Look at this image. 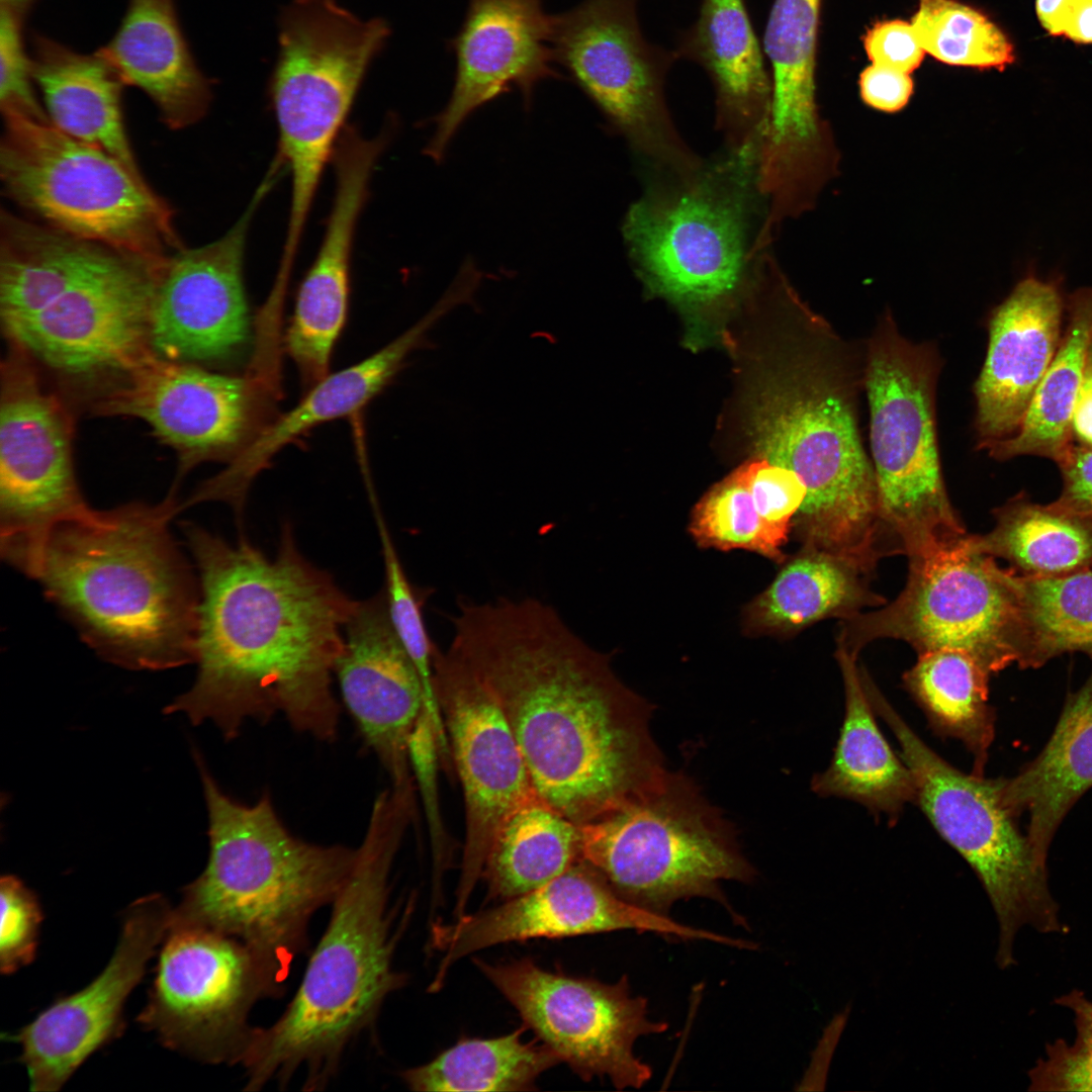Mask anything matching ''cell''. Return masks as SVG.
Listing matches in <instances>:
<instances>
[{
  "label": "cell",
  "mask_w": 1092,
  "mask_h": 1092,
  "mask_svg": "<svg viewBox=\"0 0 1092 1092\" xmlns=\"http://www.w3.org/2000/svg\"><path fill=\"white\" fill-rule=\"evenodd\" d=\"M450 649L500 707L536 794L577 825L666 771L649 705L554 608L536 599L461 600Z\"/></svg>",
  "instance_id": "cell-1"
},
{
  "label": "cell",
  "mask_w": 1092,
  "mask_h": 1092,
  "mask_svg": "<svg viewBox=\"0 0 1092 1092\" xmlns=\"http://www.w3.org/2000/svg\"><path fill=\"white\" fill-rule=\"evenodd\" d=\"M908 561L897 598L840 621L837 645L855 655L880 639L904 641L917 654L958 649L990 675L1019 665L1024 630L1013 568L975 549L969 534L953 547Z\"/></svg>",
  "instance_id": "cell-12"
},
{
  "label": "cell",
  "mask_w": 1092,
  "mask_h": 1092,
  "mask_svg": "<svg viewBox=\"0 0 1092 1092\" xmlns=\"http://www.w3.org/2000/svg\"><path fill=\"white\" fill-rule=\"evenodd\" d=\"M1064 307L1058 283L1030 275L993 309L987 354L974 386L979 449L1018 431L1058 350Z\"/></svg>",
  "instance_id": "cell-29"
},
{
  "label": "cell",
  "mask_w": 1092,
  "mask_h": 1092,
  "mask_svg": "<svg viewBox=\"0 0 1092 1092\" xmlns=\"http://www.w3.org/2000/svg\"><path fill=\"white\" fill-rule=\"evenodd\" d=\"M866 690L913 774L915 804L973 869L991 902L999 925L997 965L1006 969L1016 963L1014 942L1025 927L1043 934L1068 932L1049 886L1046 863L1003 804L1000 778L961 771L910 728L874 680Z\"/></svg>",
  "instance_id": "cell-10"
},
{
  "label": "cell",
  "mask_w": 1092,
  "mask_h": 1092,
  "mask_svg": "<svg viewBox=\"0 0 1092 1092\" xmlns=\"http://www.w3.org/2000/svg\"><path fill=\"white\" fill-rule=\"evenodd\" d=\"M626 929L729 942L727 936L633 905L620 897L595 868L580 860L542 887L496 907L463 914L451 923L435 922L432 946L443 957L431 989L442 987L458 960L498 943Z\"/></svg>",
  "instance_id": "cell-23"
},
{
  "label": "cell",
  "mask_w": 1092,
  "mask_h": 1092,
  "mask_svg": "<svg viewBox=\"0 0 1092 1092\" xmlns=\"http://www.w3.org/2000/svg\"><path fill=\"white\" fill-rule=\"evenodd\" d=\"M701 65L716 93V124L726 149L759 145L772 85L744 0H703L675 51Z\"/></svg>",
  "instance_id": "cell-30"
},
{
  "label": "cell",
  "mask_w": 1092,
  "mask_h": 1092,
  "mask_svg": "<svg viewBox=\"0 0 1092 1092\" xmlns=\"http://www.w3.org/2000/svg\"><path fill=\"white\" fill-rule=\"evenodd\" d=\"M1068 321L1048 370L1041 378L1018 431L989 446L996 460L1035 455L1058 463L1074 444L1072 417L1092 343V287L1073 292Z\"/></svg>",
  "instance_id": "cell-37"
},
{
  "label": "cell",
  "mask_w": 1092,
  "mask_h": 1092,
  "mask_svg": "<svg viewBox=\"0 0 1092 1092\" xmlns=\"http://www.w3.org/2000/svg\"><path fill=\"white\" fill-rule=\"evenodd\" d=\"M940 357L886 312L863 357L870 448L881 518L897 555L925 558L967 535L941 471L935 421Z\"/></svg>",
  "instance_id": "cell-8"
},
{
  "label": "cell",
  "mask_w": 1092,
  "mask_h": 1092,
  "mask_svg": "<svg viewBox=\"0 0 1092 1092\" xmlns=\"http://www.w3.org/2000/svg\"><path fill=\"white\" fill-rule=\"evenodd\" d=\"M757 146L726 153L688 175L657 178L625 215L629 258L655 292L690 306L728 298L766 249Z\"/></svg>",
  "instance_id": "cell-7"
},
{
  "label": "cell",
  "mask_w": 1092,
  "mask_h": 1092,
  "mask_svg": "<svg viewBox=\"0 0 1092 1092\" xmlns=\"http://www.w3.org/2000/svg\"><path fill=\"white\" fill-rule=\"evenodd\" d=\"M863 47L873 64L911 74L923 61V50L911 22H876L864 34Z\"/></svg>",
  "instance_id": "cell-50"
},
{
  "label": "cell",
  "mask_w": 1092,
  "mask_h": 1092,
  "mask_svg": "<svg viewBox=\"0 0 1092 1092\" xmlns=\"http://www.w3.org/2000/svg\"><path fill=\"white\" fill-rule=\"evenodd\" d=\"M705 548L756 552L777 563L787 558L763 524L742 467L715 484L696 505L689 527Z\"/></svg>",
  "instance_id": "cell-44"
},
{
  "label": "cell",
  "mask_w": 1092,
  "mask_h": 1092,
  "mask_svg": "<svg viewBox=\"0 0 1092 1092\" xmlns=\"http://www.w3.org/2000/svg\"><path fill=\"white\" fill-rule=\"evenodd\" d=\"M30 67L54 126L110 155L135 178L146 181L123 122L121 92L125 84L98 52L78 54L38 36Z\"/></svg>",
  "instance_id": "cell-33"
},
{
  "label": "cell",
  "mask_w": 1092,
  "mask_h": 1092,
  "mask_svg": "<svg viewBox=\"0 0 1092 1092\" xmlns=\"http://www.w3.org/2000/svg\"><path fill=\"white\" fill-rule=\"evenodd\" d=\"M3 118V190L40 222L152 261L184 248L169 204L116 159L51 122Z\"/></svg>",
  "instance_id": "cell-11"
},
{
  "label": "cell",
  "mask_w": 1092,
  "mask_h": 1092,
  "mask_svg": "<svg viewBox=\"0 0 1092 1092\" xmlns=\"http://www.w3.org/2000/svg\"><path fill=\"white\" fill-rule=\"evenodd\" d=\"M552 16L542 0H468L451 40L457 68L452 93L435 124L425 154L441 162L450 142L478 108L513 88L529 107L542 80L559 78L552 67Z\"/></svg>",
  "instance_id": "cell-25"
},
{
  "label": "cell",
  "mask_w": 1092,
  "mask_h": 1092,
  "mask_svg": "<svg viewBox=\"0 0 1092 1092\" xmlns=\"http://www.w3.org/2000/svg\"><path fill=\"white\" fill-rule=\"evenodd\" d=\"M1071 430L1075 444L1092 449V343L1073 411Z\"/></svg>",
  "instance_id": "cell-53"
},
{
  "label": "cell",
  "mask_w": 1092,
  "mask_h": 1092,
  "mask_svg": "<svg viewBox=\"0 0 1092 1092\" xmlns=\"http://www.w3.org/2000/svg\"><path fill=\"white\" fill-rule=\"evenodd\" d=\"M264 997L271 991L245 945L209 930L170 926L138 1021L170 1050L208 1064H240L254 1028L250 1011Z\"/></svg>",
  "instance_id": "cell-16"
},
{
  "label": "cell",
  "mask_w": 1092,
  "mask_h": 1092,
  "mask_svg": "<svg viewBox=\"0 0 1092 1092\" xmlns=\"http://www.w3.org/2000/svg\"><path fill=\"white\" fill-rule=\"evenodd\" d=\"M182 531L198 571V670L166 713L210 721L226 739L249 720L282 715L298 732L334 740V667L358 601L302 555L288 522L273 558L244 535L232 544L194 523Z\"/></svg>",
  "instance_id": "cell-2"
},
{
  "label": "cell",
  "mask_w": 1092,
  "mask_h": 1092,
  "mask_svg": "<svg viewBox=\"0 0 1092 1092\" xmlns=\"http://www.w3.org/2000/svg\"><path fill=\"white\" fill-rule=\"evenodd\" d=\"M863 362L827 326L816 353L768 391L754 417L760 457L807 486L792 533L802 545L851 557L883 535L872 461L858 428Z\"/></svg>",
  "instance_id": "cell-6"
},
{
  "label": "cell",
  "mask_w": 1092,
  "mask_h": 1092,
  "mask_svg": "<svg viewBox=\"0 0 1092 1092\" xmlns=\"http://www.w3.org/2000/svg\"><path fill=\"white\" fill-rule=\"evenodd\" d=\"M479 971L530 1027L582 1080L608 1077L617 1089L641 1088L652 1075L633 1052L637 1038L667 1029L648 1016L647 1000L632 996L626 977L616 984L544 970L529 959Z\"/></svg>",
  "instance_id": "cell-15"
},
{
  "label": "cell",
  "mask_w": 1092,
  "mask_h": 1092,
  "mask_svg": "<svg viewBox=\"0 0 1092 1092\" xmlns=\"http://www.w3.org/2000/svg\"><path fill=\"white\" fill-rule=\"evenodd\" d=\"M372 500L384 561V593L389 619L420 675L425 693L426 713L432 725L439 729L443 726V718L433 681L434 659L439 649L429 636L422 613L426 596L415 590L411 584L379 507L375 498Z\"/></svg>",
  "instance_id": "cell-45"
},
{
  "label": "cell",
  "mask_w": 1092,
  "mask_h": 1092,
  "mask_svg": "<svg viewBox=\"0 0 1092 1092\" xmlns=\"http://www.w3.org/2000/svg\"><path fill=\"white\" fill-rule=\"evenodd\" d=\"M342 699L392 787L414 784L410 743L426 713L418 670L398 640L384 589L358 601L336 660Z\"/></svg>",
  "instance_id": "cell-26"
},
{
  "label": "cell",
  "mask_w": 1092,
  "mask_h": 1092,
  "mask_svg": "<svg viewBox=\"0 0 1092 1092\" xmlns=\"http://www.w3.org/2000/svg\"><path fill=\"white\" fill-rule=\"evenodd\" d=\"M834 655L843 681L845 712L831 762L813 778L812 790L822 797L857 802L896 820L907 803H915L913 774L878 726L858 655L837 644Z\"/></svg>",
  "instance_id": "cell-34"
},
{
  "label": "cell",
  "mask_w": 1092,
  "mask_h": 1092,
  "mask_svg": "<svg viewBox=\"0 0 1092 1092\" xmlns=\"http://www.w3.org/2000/svg\"><path fill=\"white\" fill-rule=\"evenodd\" d=\"M208 813L209 855L183 891L170 926L234 938L256 960L272 997L282 994L291 965L306 948L308 924L332 904L357 848L322 845L290 833L270 796L252 805L225 795L196 756Z\"/></svg>",
  "instance_id": "cell-5"
},
{
  "label": "cell",
  "mask_w": 1092,
  "mask_h": 1092,
  "mask_svg": "<svg viewBox=\"0 0 1092 1092\" xmlns=\"http://www.w3.org/2000/svg\"><path fill=\"white\" fill-rule=\"evenodd\" d=\"M1024 630L1018 666L1036 668L1066 652L1092 659V569L1059 576L1017 573Z\"/></svg>",
  "instance_id": "cell-42"
},
{
  "label": "cell",
  "mask_w": 1092,
  "mask_h": 1092,
  "mask_svg": "<svg viewBox=\"0 0 1092 1092\" xmlns=\"http://www.w3.org/2000/svg\"><path fill=\"white\" fill-rule=\"evenodd\" d=\"M385 147L383 138H364L358 129L350 128L335 150L332 209L317 254L297 290L285 336L286 351L310 387L329 373L347 320L356 225Z\"/></svg>",
  "instance_id": "cell-27"
},
{
  "label": "cell",
  "mask_w": 1092,
  "mask_h": 1092,
  "mask_svg": "<svg viewBox=\"0 0 1092 1092\" xmlns=\"http://www.w3.org/2000/svg\"><path fill=\"white\" fill-rule=\"evenodd\" d=\"M434 690L465 807V839L455 916L464 914L504 820L536 794L498 704L450 648L434 659Z\"/></svg>",
  "instance_id": "cell-19"
},
{
  "label": "cell",
  "mask_w": 1092,
  "mask_h": 1092,
  "mask_svg": "<svg viewBox=\"0 0 1092 1092\" xmlns=\"http://www.w3.org/2000/svg\"><path fill=\"white\" fill-rule=\"evenodd\" d=\"M820 3L775 0L764 30L772 95L757 171L766 190L785 197L816 194L839 174L840 151L816 101Z\"/></svg>",
  "instance_id": "cell-22"
},
{
  "label": "cell",
  "mask_w": 1092,
  "mask_h": 1092,
  "mask_svg": "<svg viewBox=\"0 0 1092 1092\" xmlns=\"http://www.w3.org/2000/svg\"><path fill=\"white\" fill-rule=\"evenodd\" d=\"M272 163L250 203L219 239L183 248L164 264L149 318L151 352L163 359L208 363L239 354L251 339L244 280L247 238L254 214L278 180Z\"/></svg>",
  "instance_id": "cell-21"
},
{
  "label": "cell",
  "mask_w": 1092,
  "mask_h": 1092,
  "mask_svg": "<svg viewBox=\"0 0 1092 1092\" xmlns=\"http://www.w3.org/2000/svg\"><path fill=\"white\" fill-rule=\"evenodd\" d=\"M389 33L383 19L364 20L337 0H294L285 7L269 82L278 134L339 139L365 74Z\"/></svg>",
  "instance_id": "cell-18"
},
{
  "label": "cell",
  "mask_w": 1092,
  "mask_h": 1092,
  "mask_svg": "<svg viewBox=\"0 0 1092 1092\" xmlns=\"http://www.w3.org/2000/svg\"><path fill=\"white\" fill-rule=\"evenodd\" d=\"M579 828L581 860L624 900L667 916L678 900L709 898L738 920L720 883L750 882L755 872L728 823L687 776L666 770Z\"/></svg>",
  "instance_id": "cell-9"
},
{
  "label": "cell",
  "mask_w": 1092,
  "mask_h": 1092,
  "mask_svg": "<svg viewBox=\"0 0 1092 1092\" xmlns=\"http://www.w3.org/2000/svg\"><path fill=\"white\" fill-rule=\"evenodd\" d=\"M925 51L950 66L1004 70L1014 47L982 11L957 0H918L911 21Z\"/></svg>",
  "instance_id": "cell-43"
},
{
  "label": "cell",
  "mask_w": 1092,
  "mask_h": 1092,
  "mask_svg": "<svg viewBox=\"0 0 1092 1092\" xmlns=\"http://www.w3.org/2000/svg\"><path fill=\"white\" fill-rule=\"evenodd\" d=\"M580 860L579 825L535 794L509 814L494 835L482 872L486 898L506 901L526 894Z\"/></svg>",
  "instance_id": "cell-39"
},
{
  "label": "cell",
  "mask_w": 1092,
  "mask_h": 1092,
  "mask_svg": "<svg viewBox=\"0 0 1092 1092\" xmlns=\"http://www.w3.org/2000/svg\"><path fill=\"white\" fill-rule=\"evenodd\" d=\"M24 1H26V0H1V6H6V7H9V8H12V9L16 10V8L19 5H21Z\"/></svg>",
  "instance_id": "cell-56"
},
{
  "label": "cell",
  "mask_w": 1092,
  "mask_h": 1092,
  "mask_svg": "<svg viewBox=\"0 0 1092 1092\" xmlns=\"http://www.w3.org/2000/svg\"><path fill=\"white\" fill-rule=\"evenodd\" d=\"M0 897V971L9 975L33 961L42 912L37 897L17 877H2Z\"/></svg>",
  "instance_id": "cell-48"
},
{
  "label": "cell",
  "mask_w": 1092,
  "mask_h": 1092,
  "mask_svg": "<svg viewBox=\"0 0 1092 1092\" xmlns=\"http://www.w3.org/2000/svg\"><path fill=\"white\" fill-rule=\"evenodd\" d=\"M98 53L125 85L152 99L170 128L192 125L207 112L210 83L190 54L174 0H129L118 30Z\"/></svg>",
  "instance_id": "cell-31"
},
{
  "label": "cell",
  "mask_w": 1092,
  "mask_h": 1092,
  "mask_svg": "<svg viewBox=\"0 0 1092 1092\" xmlns=\"http://www.w3.org/2000/svg\"><path fill=\"white\" fill-rule=\"evenodd\" d=\"M741 467L763 524L775 542L783 548L806 498L805 482L792 469L763 457Z\"/></svg>",
  "instance_id": "cell-47"
},
{
  "label": "cell",
  "mask_w": 1092,
  "mask_h": 1092,
  "mask_svg": "<svg viewBox=\"0 0 1092 1092\" xmlns=\"http://www.w3.org/2000/svg\"><path fill=\"white\" fill-rule=\"evenodd\" d=\"M1073 1015L1071 1040L1048 1042L1043 1056L1028 1070V1090L1036 1092H1092V1000L1073 989L1054 1001Z\"/></svg>",
  "instance_id": "cell-46"
},
{
  "label": "cell",
  "mask_w": 1092,
  "mask_h": 1092,
  "mask_svg": "<svg viewBox=\"0 0 1092 1092\" xmlns=\"http://www.w3.org/2000/svg\"><path fill=\"white\" fill-rule=\"evenodd\" d=\"M875 570L860 562L810 546L802 548L745 608L752 634L793 635L822 620L851 618L887 599L872 587Z\"/></svg>",
  "instance_id": "cell-36"
},
{
  "label": "cell",
  "mask_w": 1092,
  "mask_h": 1092,
  "mask_svg": "<svg viewBox=\"0 0 1092 1092\" xmlns=\"http://www.w3.org/2000/svg\"><path fill=\"white\" fill-rule=\"evenodd\" d=\"M858 88L866 105L881 112L896 113L909 103L914 82L910 74L872 64L860 73Z\"/></svg>",
  "instance_id": "cell-52"
},
{
  "label": "cell",
  "mask_w": 1092,
  "mask_h": 1092,
  "mask_svg": "<svg viewBox=\"0 0 1092 1092\" xmlns=\"http://www.w3.org/2000/svg\"><path fill=\"white\" fill-rule=\"evenodd\" d=\"M173 908L159 894L134 901L116 948L88 986L62 997L10 1036L21 1044L34 1092L58 1091L88 1057L120 1035L122 1008L168 933Z\"/></svg>",
  "instance_id": "cell-24"
},
{
  "label": "cell",
  "mask_w": 1092,
  "mask_h": 1092,
  "mask_svg": "<svg viewBox=\"0 0 1092 1092\" xmlns=\"http://www.w3.org/2000/svg\"><path fill=\"white\" fill-rule=\"evenodd\" d=\"M30 59L26 57L16 10L1 6L0 107L2 115L51 122L33 91Z\"/></svg>",
  "instance_id": "cell-49"
},
{
  "label": "cell",
  "mask_w": 1092,
  "mask_h": 1092,
  "mask_svg": "<svg viewBox=\"0 0 1092 1092\" xmlns=\"http://www.w3.org/2000/svg\"><path fill=\"white\" fill-rule=\"evenodd\" d=\"M525 1027L494 1038L460 1039L401 1077L414 1091L533 1090L540 1075L561 1061L544 1042H525Z\"/></svg>",
  "instance_id": "cell-41"
},
{
  "label": "cell",
  "mask_w": 1092,
  "mask_h": 1092,
  "mask_svg": "<svg viewBox=\"0 0 1092 1092\" xmlns=\"http://www.w3.org/2000/svg\"><path fill=\"white\" fill-rule=\"evenodd\" d=\"M1064 36L1077 43H1092V0H1078Z\"/></svg>",
  "instance_id": "cell-55"
},
{
  "label": "cell",
  "mask_w": 1092,
  "mask_h": 1092,
  "mask_svg": "<svg viewBox=\"0 0 1092 1092\" xmlns=\"http://www.w3.org/2000/svg\"><path fill=\"white\" fill-rule=\"evenodd\" d=\"M636 3L583 0L552 16L553 59L654 170L687 175L704 162L677 132L665 102V76L677 56L644 38Z\"/></svg>",
  "instance_id": "cell-13"
},
{
  "label": "cell",
  "mask_w": 1092,
  "mask_h": 1092,
  "mask_svg": "<svg viewBox=\"0 0 1092 1092\" xmlns=\"http://www.w3.org/2000/svg\"><path fill=\"white\" fill-rule=\"evenodd\" d=\"M175 496L59 524L33 577L82 639L120 666L195 662L199 580L170 533Z\"/></svg>",
  "instance_id": "cell-4"
},
{
  "label": "cell",
  "mask_w": 1092,
  "mask_h": 1092,
  "mask_svg": "<svg viewBox=\"0 0 1092 1092\" xmlns=\"http://www.w3.org/2000/svg\"><path fill=\"white\" fill-rule=\"evenodd\" d=\"M131 257L136 256L2 209V325L34 314L76 284L110 270Z\"/></svg>",
  "instance_id": "cell-32"
},
{
  "label": "cell",
  "mask_w": 1092,
  "mask_h": 1092,
  "mask_svg": "<svg viewBox=\"0 0 1092 1092\" xmlns=\"http://www.w3.org/2000/svg\"><path fill=\"white\" fill-rule=\"evenodd\" d=\"M1057 464L1063 488L1053 503L1066 512L1092 520V449L1074 443Z\"/></svg>",
  "instance_id": "cell-51"
},
{
  "label": "cell",
  "mask_w": 1092,
  "mask_h": 1092,
  "mask_svg": "<svg viewBox=\"0 0 1092 1092\" xmlns=\"http://www.w3.org/2000/svg\"><path fill=\"white\" fill-rule=\"evenodd\" d=\"M168 260V259H167ZM131 257L3 326L10 343L69 377H122L147 356L151 303L166 261Z\"/></svg>",
  "instance_id": "cell-20"
},
{
  "label": "cell",
  "mask_w": 1092,
  "mask_h": 1092,
  "mask_svg": "<svg viewBox=\"0 0 1092 1092\" xmlns=\"http://www.w3.org/2000/svg\"><path fill=\"white\" fill-rule=\"evenodd\" d=\"M463 304L461 291L448 287L422 318L389 344L352 366L328 373L293 408L269 423L223 470L204 480L188 497V506L225 503L241 527L249 489L272 458L312 428L364 407L403 368L408 355L425 345L435 325Z\"/></svg>",
  "instance_id": "cell-28"
},
{
  "label": "cell",
  "mask_w": 1092,
  "mask_h": 1092,
  "mask_svg": "<svg viewBox=\"0 0 1092 1092\" xmlns=\"http://www.w3.org/2000/svg\"><path fill=\"white\" fill-rule=\"evenodd\" d=\"M274 370L232 376L153 353L121 377L93 405L102 416L147 423L177 455L170 492L197 465L234 459L267 425L263 422L276 383Z\"/></svg>",
  "instance_id": "cell-17"
},
{
  "label": "cell",
  "mask_w": 1092,
  "mask_h": 1092,
  "mask_svg": "<svg viewBox=\"0 0 1092 1092\" xmlns=\"http://www.w3.org/2000/svg\"><path fill=\"white\" fill-rule=\"evenodd\" d=\"M990 674L968 653L941 648L918 653L902 677L904 688L939 736L961 741L973 755L976 776H984L995 737L989 704Z\"/></svg>",
  "instance_id": "cell-38"
},
{
  "label": "cell",
  "mask_w": 1092,
  "mask_h": 1092,
  "mask_svg": "<svg viewBox=\"0 0 1092 1092\" xmlns=\"http://www.w3.org/2000/svg\"><path fill=\"white\" fill-rule=\"evenodd\" d=\"M9 345L1 363V555L33 578L52 530L93 509L76 480L70 412L41 385L27 353Z\"/></svg>",
  "instance_id": "cell-14"
},
{
  "label": "cell",
  "mask_w": 1092,
  "mask_h": 1092,
  "mask_svg": "<svg viewBox=\"0 0 1092 1092\" xmlns=\"http://www.w3.org/2000/svg\"><path fill=\"white\" fill-rule=\"evenodd\" d=\"M1078 0H1036L1035 9L1042 27L1054 36H1063Z\"/></svg>",
  "instance_id": "cell-54"
},
{
  "label": "cell",
  "mask_w": 1092,
  "mask_h": 1092,
  "mask_svg": "<svg viewBox=\"0 0 1092 1092\" xmlns=\"http://www.w3.org/2000/svg\"><path fill=\"white\" fill-rule=\"evenodd\" d=\"M1092 787V672L1069 696L1049 741L1012 778H1000L1003 804L1018 818L1026 813V835L1046 863L1053 838L1074 804Z\"/></svg>",
  "instance_id": "cell-35"
},
{
  "label": "cell",
  "mask_w": 1092,
  "mask_h": 1092,
  "mask_svg": "<svg viewBox=\"0 0 1092 1092\" xmlns=\"http://www.w3.org/2000/svg\"><path fill=\"white\" fill-rule=\"evenodd\" d=\"M415 813V800L400 792L388 789L374 800L354 866L297 992L272 1025L252 1030L240 1062L246 1090L283 1087L299 1072L303 1089H324L348 1045L403 986L392 962L405 923L398 927L389 908V877Z\"/></svg>",
  "instance_id": "cell-3"
},
{
  "label": "cell",
  "mask_w": 1092,
  "mask_h": 1092,
  "mask_svg": "<svg viewBox=\"0 0 1092 1092\" xmlns=\"http://www.w3.org/2000/svg\"><path fill=\"white\" fill-rule=\"evenodd\" d=\"M994 520L990 531L969 534V541L1017 573L1045 577L1092 569V520L1054 503L1034 504L1025 494L996 509Z\"/></svg>",
  "instance_id": "cell-40"
}]
</instances>
